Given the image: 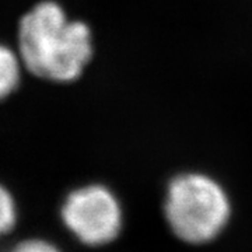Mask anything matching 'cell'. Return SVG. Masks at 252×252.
Returning <instances> with one entry per match:
<instances>
[{"mask_svg": "<svg viewBox=\"0 0 252 252\" xmlns=\"http://www.w3.org/2000/svg\"><path fill=\"white\" fill-rule=\"evenodd\" d=\"M18 46L30 72L58 83L79 79L93 55L89 26L70 20L55 1H42L21 18Z\"/></svg>", "mask_w": 252, "mask_h": 252, "instance_id": "cell-1", "label": "cell"}, {"mask_svg": "<svg viewBox=\"0 0 252 252\" xmlns=\"http://www.w3.org/2000/svg\"><path fill=\"white\" fill-rule=\"evenodd\" d=\"M164 221L180 243L205 247L224 234L233 217L225 188L205 172H182L165 189Z\"/></svg>", "mask_w": 252, "mask_h": 252, "instance_id": "cell-2", "label": "cell"}, {"mask_svg": "<svg viewBox=\"0 0 252 252\" xmlns=\"http://www.w3.org/2000/svg\"><path fill=\"white\" fill-rule=\"evenodd\" d=\"M64 228L87 248L114 244L125 227V212L118 195L102 184L73 189L61 206Z\"/></svg>", "mask_w": 252, "mask_h": 252, "instance_id": "cell-3", "label": "cell"}, {"mask_svg": "<svg viewBox=\"0 0 252 252\" xmlns=\"http://www.w3.org/2000/svg\"><path fill=\"white\" fill-rule=\"evenodd\" d=\"M20 81V63L9 48L0 44V98L7 97Z\"/></svg>", "mask_w": 252, "mask_h": 252, "instance_id": "cell-4", "label": "cell"}, {"mask_svg": "<svg viewBox=\"0 0 252 252\" xmlns=\"http://www.w3.org/2000/svg\"><path fill=\"white\" fill-rule=\"evenodd\" d=\"M17 221V207L7 189L0 184V237L9 234Z\"/></svg>", "mask_w": 252, "mask_h": 252, "instance_id": "cell-5", "label": "cell"}, {"mask_svg": "<svg viewBox=\"0 0 252 252\" xmlns=\"http://www.w3.org/2000/svg\"><path fill=\"white\" fill-rule=\"evenodd\" d=\"M9 252H63L56 244L45 238H27L16 244Z\"/></svg>", "mask_w": 252, "mask_h": 252, "instance_id": "cell-6", "label": "cell"}]
</instances>
